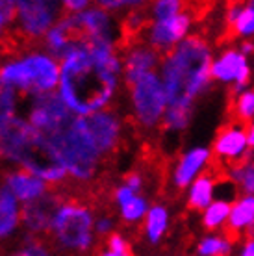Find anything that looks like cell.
<instances>
[{"instance_id": "cell-44", "label": "cell", "mask_w": 254, "mask_h": 256, "mask_svg": "<svg viewBox=\"0 0 254 256\" xmlns=\"http://www.w3.org/2000/svg\"><path fill=\"white\" fill-rule=\"evenodd\" d=\"M247 140H248V147H250V152L254 150V121L247 124Z\"/></svg>"}, {"instance_id": "cell-5", "label": "cell", "mask_w": 254, "mask_h": 256, "mask_svg": "<svg viewBox=\"0 0 254 256\" xmlns=\"http://www.w3.org/2000/svg\"><path fill=\"white\" fill-rule=\"evenodd\" d=\"M44 138L50 152L54 154L58 164L67 171L69 178L76 182H91L95 178L100 169L102 156L88 140V136L84 134L78 116L72 117L69 124Z\"/></svg>"}, {"instance_id": "cell-7", "label": "cell", "mask_w": 254, "mask_h": 256, "mask_svg": "<svg viewBox=\"0 0 254 256\" xmlns=\"http://www.w3.org/2000/svg\"><path fill=\"white\" fill-rule=\"evenodd\" d=\"M128 96L134 121L141 128H156L162 124L169 106V96L158 72L146 74L130 84Z\"/></svg>"}, {"instance_id": "cell-32", "label": "cell", "mask_w": 254, "mask_h": 256, "mask_svg": "<svg viewBox=\"0 0 254 256\" xmlns=\"http://www.w3.org/2000/svg\"><path fill=\"white\" fill-rule=\"evenodd\" d=\"M19 112V93L0 80V124L17 117Z\"/></svg>"}, {"instance_id": "cell-40", "label": "cell", "mask_w": 254, "mask_h": 256, "mask_svg": "<svg viewBox=\"0 0 254 256\" xmlns=\"http://www.w3.org/2000/svg\"><path fill=\"white\" fill-rule=\"evenodd\" d=\"M62 6H64V13L78 15V13L86 12L91 6V2H88V0H65V2H62Z\"/></svg>"}, {"instance_id": "cell-19", "label": "cell", "mask_w": 254, "mask_h": 256, "mask_svg": "<svg viewBox=\"0 0 254 256\" xmlns=\"http://www.w3.org/2000/svg\"><path fill=\"white\" fill-rule=\"evenodd\" d=\"M2 184L15 195V198L22 206L36 202V200L43 198L48 193V184L44 180H41L39 176H36V174L26 171V169H17V167L10 169L4 174Z\"/></svg>"}, {"instance_id": "cell-31", "label": "cell", "mask_w": 254, "mask_h": 256, "mask_svg": "<svg viewBox=\"0 0 254 256\" xmlns=\"http://www.w3.org/2000/svg\"><path fill=\"white\" fill-rule=\"evenodd\" d=\"M150 210V204L146 197L143 195H136L134 198H130L128 202H124L122 206H119V216L124 223L128 224H138L143 223L146 218V214Z\"/></svg>"}, {"instance_id": "cell-43", "label": "cell", "mask_w": 254, "mask_h": 256, "mask_svg": "<svg viewBox=\"0 0 254 256\" xmlns=\"http://www.w3.org/2000/svg\"><path fill=\"white\" fill-rule=\"evenodd\" d=\"M238 48H240V52H242L243 56H250V54H254V41L252 39H245V41H242V43H240V46H238Z\"/></svg>"}, {"instance_id": "cell-27", "label": "cell", "mask_w": 254, "mask_h": 256, "mask_svg": "<svg viewBox=\"0 0 254 256\" xmlns=\"http://www.w3.org/2000/svg\"><path fill=\"white\" fill-rule=\"evenodd\" d=\"M234 250V242L228 234L208 232L197 244V256H230Z\"/></svg>"}, {"instance_id": "cell-9", "label": "cell", "mask_w": 254, "mask_h": 256, "mask_svg": "<svg viewBox=\"0 0 254 256\" xmlns=\"http://www.w3.org/2000/svg\"><path fill=\"white\" fill-rule=\"evenodd\" d=\"M72 117L74 114L67 108V104L58 95V91L32 96L26 108V121L43 136L64 128L72 121Z\"/></svg>"}, {"instance_id": "cell-18", "label": "cell", "mask_w": 254, "mask_h": 256, "mask_svg": "<svg viewBox=\"0 0 254 256\" xmlns=\"http://www.w3.org/2000/svg\"><path fill=\"white\" fill-rule=\"evenodd\" d=\"M62 200L64 198H60L56 193L48 192L43 198L22 206V230H24V234L34 238H41L44 234H48L54 214H56Z\"/></svg>"}, {"instance_id": "cell-8", "label": "cell", "mask_w": 254, "mask_h": 256, "mask_svg": "<svg viewBox=\"0 0 254 256\" xmlns=\"http://www.w3.org/2000/svg\"><path fill=\"white\" fill-rule=\"evenodd\" d=\"M62 15L64 6L56 0H17L13 26L20 38L39 41L44 39Z\"/></svg>"}, {"instance_id": "cell-36", "label": "cell", "mask_w": 254, "mask_h": 256, "mask_svg": "<svg viewBox=\"0 0 254 256\" xmlns=\"http://www.w3.org/2000/svg\"><path fill=\"white\" fill-rule=\"evenodd\" d=\"M15 22V2L0 0V36Z\"/></svg>"}, {"instance_id": "cell-25", "label": "cell", "mask_w": 254, "mask_h": 256, "mask_svg": "<svg viewBox=\"0 0 254 256\" xmlns=\"http://www.w3.org/2000/svg\"><path fill=\"white\" fill-rule=\"evenodd\" d=\"M171 224V214L169 208L164 204H150V210L146 214L145 221H143V230L148 244L158 245L164 238Z\"/></svg>"}, {"instance_id": "cell-42", "label": "cell", "mask_w": 254, "mask_h": 256, "mask_svg": "<svg viewBox=\"0 0 254 256\" xmlns=\"http://www.w3.org/2000/svg\"><path fill=\"white\" fill-rule=\"evenodd\" d=\"M236 256H254V236L252 238H247L245 242L242 244L240 250H238V254Z\"/></svg>"}, {"instance_id": "cell-10", "label": "cell", "mask_w": 254, "mask_h": 256, "mask_svg": "<svg viewBox=\"0 0 254 256\" xmlns=\"http://www.w3.org/2000/svg\"><path fill=\"white\" fill-rule=\"evenodd\" d=\"M84 134L104 158L119 147L122 138V121L114 110H102L86 117H78Z\"/></svg>"}, {"instance_id": "cell-12", "label": "cell", "mask_w": 254, "mask_h": 256, "mask_svg": "<svg viewBox=\"0 0 254 256\" xmlns=\"http://www.w3.org/2000/svg\"><path fill=\"white\" fill-rule=\"evenodd\" d=\"M252 76L248 58L243 56L240 48H224L212 60V80L222 86H230L232 91L247 90Z\"/></svg>"}, {"instance_id": "cell-45", "label": "cell", "mask_w": 254, "mask_h": 256, "mask_svg": "<svg viewBox=\"0 0 254 256\" xmlns=\"http://www.w3.org/2000/svg\"><path fill=\"white\" fill-rule=\"evenodd\" d=\"M98 256H132V252H115V250L106 249V250H102Z\"/></svg>"}, {"instance_id": "cell-13", "label": "cell", "mask_w": 254, "mask_h": 256, "mask_svg": "<svg viewBox=\"0 0 254 256\" xmlns=\"http://www.w3.org/2000/svg\"><path fill=\"white\" fill-rule=\"evenodd\" d=\"M210 148L214 158L226 167L248 160L250 147L247 140V124L240 121L224 124L216 134Z\"/></svg>"}, {"instance_id": "cell-11", "label": "cell", "mask_w": 254, "mask_h": 256, "mask_svg": "<svg viewBox=\"0 0 254 256\" xmlns=\"http://www.w3.org/2000/svg\"><path fill=\"white\" fill-rule=\"evenodd\" d=\"M191 28H193V13L190 10H184L167 20H150L145 28V43L160 54L162 52L167 54L190 38Z\"/></svg>"}, {"instance_id": "cell-38", "label": "cell", "mask_w": 254, "mask_h": 256, "mask_svg": "<svg viewBox=\"0 0 254 256\" xmlns=\"http://www.w3.org/2000/svg\"><path fill=\"white\" fill-rule=\"evenodd\" d=\"M106 249L115 250V252H130V245H128V240L122 234L115 232L106 240Z\"/></svg>"}, {"instance_id": "cell-17", "label": "cell", "mask_w": 254, "mask_h": 256, "mask_svg": "<svg viewBox=\"0 0 254 256\" xmlns=\"http://www.w3.org/2000/svg\"><path fill=\"white\" fill-rule=\"evenodd\" d=\"M162 54L146 43L128 45L122 52V78L130 86L136 80L158 72L162 65Z\"/></svg>"}, {"instance_id": "cell-21", "label": "cell", "mask_w": 254, "mask_h": 256, "mask_svg": "<svg viewBox=\"0 0 254 256\" xmlns=\"http://www.w3.org/2000/svg\"><path fill=\"white\" fill-rule=\"evenodd\" d=\"M234 236H254V195H238L232 200L228 226Z\"/></svg>"}, {"instance_id": "cell-34", "label": "cell", "mask_w": 254, "mask_h": 256, "mask_svg": "<svg viewBox=\"0 0 254 256\" xmlns=\"http://www.w3.org/2000/svg\"><path fill=\"white\" fill-rule=\"evenodd\" d=\"M96 4L100 8H104V10L110 13L124 12V10L130 13V12H134V10H140V8L145 6L140 0H100V2H96Z\"/></svg>"}, {"instance_id": "cell-37", "label": "cell", "mask_w": 254, "mask_h": 256, "mask_svg": "<svg viewBox=\"0 0 254 256\" xmlns=\"http://www.w3.org/2000/svg\"><path fill=\"white\" fill-rule=\"evenodd\" d=\"M95 234L98 236L110 238L112 234H115V221L110 216H100L95 219Z\"/></svg>"}, {"instance_id": "cell-22", "label": "cell", "mask_w": 254, "mask_h": 256, "mask_svg": "<svg viewBox=\"0 0 254 256\" xmlns=\"http://www.w3.org/2000/svg\"><path fill=\"white\" fill-rule=\"evenodd\" d=\"M217 188H219V182L216 176L212 173H204L186 190L188 206L191 210L204 212L217 198Z\"/></svg>"}, {"instance_id": "cell-30", "label": "cell", "mask_w": 254, "mask_h": 256, "mask_svg": "<svg viewBox=\"0 0 254 256\" xmlns=\"http://www.w3.org/2000/svg\"><path fill=\"white\" fill-rule=\"evenodd\" d=\"M232 114H234L236 121L248 124L254 121V88L240 91L234 95L232 100Z\"/></svg>"}, {"instance_id": "cell-2", "label": "cell", "mask_w": 254, "mask_h": 256, "mask_svg": "<svg viewBox=\"0 0 254 256\" xmlns=\"http://www.w3.org/2000/svg\"><path fill=\"white\" fill-rule=\"evenodd\" d=\"M212 46L200 36H190L164 54L158 74L169 100L188 98L197 102L212 88Z\"/></svg>"}, {"instance_id": "cell-39", "label": "cell", "mask_w": 254, "mask_h": 256, "mask_svg": "<svg viewBox=\"0 0 254 256\" xmlns=\"http://www.w3.org/2000/svg\"><path fill=\"white\" fill-rule=\"evenodd\" d=\"M136 195H141V193L132 192L126 184H119V186L115 188V192H114V200H115V204H117V206H122L124 202H128L130 198L136 197Z\"/></svg>"}, {"instance_id": "cell-24", "label": "cell", "mask_w": 254, "mask_h": 256, "mask_svg": "<svg viewBox=\"0 0 254 256\" xmlns=\"http://www.w3.org/2000/svg\"><path fill=\"white\" fill-rule=\"evenodd\" d=\"M226 24L242 41L254 38V2L230 4L226 10Z\"/></svg>"}, {"instance_id": "cell-6", "label": "cell", "mask_w": 254, "mask_h": 256, "mask_svg": "<svg viewBox=\"0 0 254 256\" xmlns=\"http://www.w3.org/2000/svg\"><path fill=\"white\" fill-rule=\"evenodd\" d=\"M95 214L80 200H62L52 219L50 236L58 250L86 254L95 245Z\"/></svg>"}, {"instance_id": "cell-3", "label": "cell", "mask_w": 254, "mask_h": 256, "mask_svg": "<svg viewBox=\"0 0 254 256\" xmlns=\"http://www.w3.org/2000/svg\"><path fill=\"white\" fill-rule=\"evenodd\" d=\"M0 160L30 171L48 186L69 178L67 171L50 152L46 138L20 116L0 124Z\"/></svg>"}, {"instance_id": "cell-20", "label": "cell", "mask_w": 254, "mask_h": 256, "mask_svg": "<svg viewBox=\"0 0 254 256\" xmlns=\"http://www.w3.org/2000/svg\"><path fill=\"white\" fill-rule=\"evenodd\" d=\"M22 228V204L0 182V244L17 236Z\"/></svg>"}, {"instance_id": "cell-16", "label": "cell", "mask_w": 254, "mask_h": 256, "mask_svg": "<svg viewBox=\"0 0 254 256\" xmlns=\"http://www.w3.org/2000/svg\"><path fill=\"white\" fill-rule=\"evenodd\" d=\"M214 154L212 148L206 145H195L180 154V158L174 162L171 169V184L176 190H188V188L206 173L210 167Z\"/></svg>"}, {"instance_id": "cell-28", "label": "cell", "mask_w": 254, "mask_h": 256, "mask_svg": "<svg viewBox=\"0 0 254 256\" xmlns=\"http://www.w3.org/2000/svg\"><path fill=\"white\" fill-rule=\"evenodd\" d=\"M226 180L230 184L242 192V195H254V160L242 162L236 166L226 167Z\"/></svg>"}, {"instance_id": "cell-29", "label": "cell", "mask_w": 254, "mask_h": 256, "mask_svg": "<svg viewBox=\"0 0 254 256\" xmlns=\"http://www.w3.org/2000/svg\"><path fill=\"white\" fill-rule=\"evenodd\" d=\"M8 256H60L54 247L46 244L41 238H34L28 234H22L19 245Z\"/></svg>"}, {"instance_id": "cell-35", "label": "cell", "mask_w": 254, "mask_h": 256, "mask_svg": "<svg viewBox=\"0 0 254 256\" xmlns=\"http://www.w3.org/2000/svg\"><path fill=\"white\" fill-rule=\"evenodd\" d=\"M124 30L128 34H140V32H145L146 24V13L143 10H134L126 15V19H124Z\"/></svg>"}, {"instance_id": "cell-4", "label": "cell", "mask_w": 254, "mask_h": 256, "mask_svg": "<svg viewBox=\"0 0 254 256\" xmlns=\"http://www.w3.org/2000/svg\"><path fill=\"white\" fill-rule=\"evenodd\" d=\"M60 76V62L44 50H28L22 56L0 64V80L19 95L30 98L58 91Z\"/></svg>"}, {"instance_id": "cell-14", "label": "cell", "mask_w": 254, "mask_h": 256, "mask_svg": "<svg viewBox=\"0 0 254 256\" xmlns=\"http://www.w3.org/2000/svg\"><path fill=\"white\" fill-rule=\"evenodd\" d=\"M80 30L88 43H100V45H114L119 43V26L114 15L106 12L98 4H91L86 12L74 15Z\"/></svg>"}, {"instance_id": "cell-26", "label": "cell", "mask_w": 254, "mask_h": 256, "mask_svg": "<svg viewBox=\"0 0 254 256\" xmlns=\"http://www.w3.org/2000/svg\"><path fill=\"white\" fill-rule=\"evenodd\" d=\"M232 200L230 197H217L206 210L202 212L200 223L208 232H219L228 226L230 208H232Z\"/></svg>"}, {"instance_id": "cell-15", "label": "cell", "mask_w": 254, "mask_h": 256, "mask_svg": "<svg viewBox=\"0 0 254 256\" xmlns=\"http://www.w3.org/2000/svg\"><path fill=\"white\" fill-rule=\"evenodd\" d=\"M84 43H86V38H84L74 15L64 13L62 19L58 20L56 24L50 28V32L44 36L43 50L48 52L58 62H62L65 56H69L70 52L78 46H82Z\"/></svg>"}, {"instance_id": "cell-33", "label": "cell", "mask_w": 254, "mask_h": 256, "mask_svg": "<svg viewBox=\"0 0 254 256\" xmlns=\"http://www.w3.org/2000/svg\"><path fill=\"white\" fill-rule=\"evenodd\" d=\"M184 10L180 0H156L150 4V20H167Z\"/></svg>"}, {"instance_id": "cell-1", "label": "cell", "mask_w": 254, "mask_h": 256, "mask_svg": "<svg viewBox=\"0 0 254 256\" xmlns=\"http://www.w3.org/2000/svg\"><path fill=\"white\" fill-rule=\"evenodd\" d=\"M58 95L78 117L108 110L119 91L122 56L117 46L84 43L60 62Z\"/></svg>"}, {"instance_id": "cell-41", "label": "cell", "mask_w": 254, "mask_h": 256, "mask_svg": "<svg viewBox=\"0 0 254 256\" xmlns=\"http://www.w3.org/2000/svg\"><path fill=\"white\" fill-rule=\"evenodd\" d=\"M122 184H126L132 192L141 193V190H143V186H145V178H143V174H141V173H138V171H132V173H128L126 176H124Z\"/></svg>"}, {"instance_id": "cell-23", "label": "cell", "mask_w": 254, "mask_h": 256, "mask_svg": "<svg viewBox=\"0 0 254 256\" xmlns=\"http://www.w3.org/2000/svg\"><path fill=\"white\" fill-rule=\"evenodd\" d=\"M193 114H195V102L193 100H188V98L169 100L162 126L169 134H180V132L190 128L191 121H193Z\"/></svg>"}]
</instances>
